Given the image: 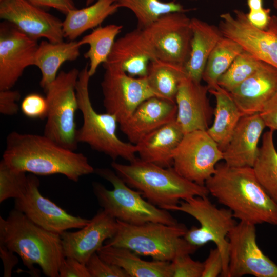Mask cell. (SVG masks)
<instances>
[{
	"instance_id": "6da1fadb",
	"label": "cell",
	"mask_w": 277,
	"mask_h": 277,
	"mask_svg": "<svg viewBox=\"0 0 277 277\" xmlns=\"http://www.w3.org/2000/svg\"><path fill=\"white\" fill-rule=\"evenodd\" d=\"M2 160L15 170L39 175L61 174L74 182L95 172L84 154L44 134L11 132L7 136Z\"/></svg>"
},
{
	"instance_id": "7a4b0ae2",
	"label": "cell",
	"mask_w": 277,
	"mask_h": 277,
	"mask_svg": "<svg viewBox=\"0 0 277 277\" xmlns=\"http://www.w3.org/2000/svg\"><path fill=\"white\" fill-rule=\"evenodd\" d=\"M205 185L240 221L277 225V205L261 186L252 167L217 164Z\"/></svg>"
},
{
	"instance_id": "3957f363",
	"label": "cell",
	"mask_w": 277,
	"mask_h": 277,
	"mask_svg": "<svg viewBox=\"0 0 277 277\" xmlns=\"http://www.w3.org/2000/svg\"><path fill=\"white\" fill-rule=\"evenodd\" d=\"M0 243L17 254L30 273L38 276V265L44 275L59 277V268L65 258L62 239L38 226L22 212L13 209L5 219L0 216Z\"/></svg>"
},
{
	"instance_id": "277c9868",
	"label": "cell",
	"mask_w": 277,
	"mask_h": 277,
	"mask_svg": "<svg viewBox=\"0 0 277 277\" xmlns=\"http://www.w3.org/2000/svg\"><path fill=\"white\" fill-rule=\"evenodd\" d=\"M111 167L130 187L135 189L148 202L168 210L181 201L196 196H208L205 185H200L180 175L172 167L164 168L139 158Z\"/></svg>"
},
{
	"instance_id": "5b68a950",
	"label": "cell",
	"mask_w": 277,
	"mask_h": 277,
	"mask_svg": "<svg viewBox=\"0 0 277 277\" xmlns=\"http://www.w3.org/2000/svg\"><path fill=\"white\" fill-rule=\"evenodd\" d=\"M117 221L116 232L105 245L125 248L153 260L169 262L180 255H190L198 249L183 238L188 229L183 224L132 225Z\"/></svg>"
},
{
	"instance_id": "8992f818",
	"label": "cell",
	"mask_w": 277,
	"mask_h": 277,
	"mask_svg": "<svg viewBox=\"0 0 277 277\" xmlns=\"http://www.w3.org/2000/svg\"><path fill=\"white\" fill-rule=\"evenodd\" d=\"M90 77L86 65L80 71L76 87L78 110L83 116V124L77 130V142L87 144L92 149L105 154L113 160L121 157L129 163L135 161L137 147L118 137L116 117L106 112L98 113L94 109L89 90Z\"/></svg>"
},
{
	"instance_id": "52a82bcc",
	"label": "cell",
	"mask_w": 277,
	"mask_h": 277,
	"mask_svg": "<svg viewBox=\"0 0 277 277\" xmlns=\"http://www.w3.org/2000/svg\"><path fill=\"white\" fill-rule=\"evenodd\" d=\"M109 182L112 190L98 182L92 183L93 191L102 208L117 220L132 225L148 222L167 225L178 223L167 210L157 207L132 189L116 173L107 168H96L95 172Z\"/></svg>"
},
{
	"instance_id": "ba28073f",
	"label": "cell",
	"mask_w": 277,
	"mask_h": 277,
	"mask_svg": "<svg viewBox=\"0 0 277 277\" xmlns=\"http://www.w3.org/2000/svg\"><path fill=\"white\" fill-rule=\"evenodd\" d=\"M79 73L76 68L61 71L44 89L48 110L44 135L74 151L78 143L75 115L78 109L76 87Z\"/></svg>"
},
{
	"instance_id": "9c48e42d",
	"label": "cell",
	"mask_w": 277,
	"mask_h": 277,
	"mask_svg": "<svg viewBox=\"0 0 277 277\" xmlns=\"http://www.w3.org/2000/svg\"><path fill=\"white\" fill-rule=\"evenodd\" d=\"M168 210L185 212L195 218L200 227L187 229L183 238L197 247L213 242L220 250L223 261L222 276L227 277L229 262V242L227 235L236 224L232 212L228 208H219L208 196H196L182 200Z\"/></svg>"
},
{
	"instance_id": "30bf717a",
	"label": "cell",
	"mask_w": 277,
	"mask_h": 277,
	"mask_svg": "<svg viewBox=\"0 0 277 277\" xmlns=\"http://www.w3.org/2000/svg\"><path fill=\"white\" fill-rule=\"evenodd\" d=\"M222 160L223 151L207 131L195 130L184 134L174 152L172 167L183 177L203 186Z\"/></svg>"
},
{
	"instance_id": "8fae6325",
	"label": "cell",
	"mask_w": 277,
	"mask_h": 277,
	"mask_svg": "<svg viewBox=\"0 0 277 277\" xmlns=\"http://www.w3.org/2000/svg\"><path fill=\"white\" fill-rule=\"evenodd\" d=\"M105 72L101 86L106 112L114 115L121 125L144 101L156 96L146 77H132L120 68L103 64Z\"/></svg>"
},
{
	"instance_id": "7c38bea8",
	"label": "cell",
	"mask_w": 277,
	"mask_h": 277,
	"mask_svg": "<svg viewBox=\"0 0 277 277\" xmlns=\"http://www.w3.org/2000/svg\"><path fill=\"white\" fill-rule=\"evenodd\" d=\"M190 22L185 13L172 12L143 29L157 59L184 67L190 52Z\"/></svg>"
},
{
	"instance_id": "4fadbf2b",
	"label": "cell",
	"mask_w": 277,
	"mask_h": 277,
	"mask_svg": "<svg viewBox=\"0 0 277 277\" xmlns=\"http://www.w3.org/2000/svg\"><path fill=\"white\" fill-rule=\"evenodd\" d=\"M255 225L240 221L227 235V277H277V265L263 252L256 240Z\"/></svg>"
},
{
	"instance_id": "5bb4252c",
	"label": "cell",
	"mask_w": 277,
	"mask_h": 277,
	"mask_svg": "<svg viewBox=\"0 0 277 277\" xmlns=\"http://www.w3.org/2000/svg\"><path fill=\"white\" fill-rule=\"evenodd\" d=\"M24 195L15 199L14 209L23 213L33 223L50 232L61 234L70 229H80L90 221L67 212L51 200L43 196L39 189V180L35 175H28Z\"/></svg>"
},
{
	"instance_id": "9a60e30c",
	"label": "cell",
	"mask_w": 277,
	"mask_h": 277,
	"mask_svg": "<svg viewBox=\"0 0 277 277\" xmlns=\"http://www.w3.org/2000/svg\"><path fill=\"white\" fill-rule=\"evenodd\" d=\"M37 41L11 24H0V90L11 89L29 66H33Z\"/></svg>"
},
{
	"instance_id": "2e32d148",
	"label": "cell",
	"mask_w": 277,
	"mask_h": 277,
	"mask_svg": "<svg viewBox=\"0 0 277 277\" xmlns=\"http://www.w3.org/2000/svg\"><path fill=\"white\" fill-rule=\"evenodd\" d=\"M0 18L37 41H64L63 22L28 0L0 1Z\"/></svg>"
},
{
	"instance_id": "e0dca14e",
	"label": "cell",
	"mask_w": 277,
	"mask_h": 277,
	"mask_svg": "<svg viewBox=\"0 0 277 277\" xmlns=\"http://www.w3.org/2000/svg\"><path fill=\"white\" fill-rule=\"evenodd\" d=\"M220 15L219 27L224 36L239 44L244 51L277 68V34L271 30L259 29L239 9Z\"/></svg>"
},
{
	"instance_id": "ac0fdd59",
	"label": "cell",
	"mask_w": 277,
	"mask_h": 277,
	"mask_svg": "<svg viewBox=\"0 0 277 277\" xmlns=\"http://www.w3.org/2000/svg\"><path fill=\"white\" fill-rule=\"evenodd\" d=\"M79 229L75 232L64 231L60 236L65 256L75 258L86 264L103 243L114 235L117 221L102 208Z\"/></svg>"
},
{
	"instance_id": "d6986e66",
	"label": "cell",
	"mask_w": 277,
	"mask_h": 277,
	"mask_svg": "<svg viewBox=\"0 0 277 277\" xmlns=\"http://www.w3.org/2000/svg\"><path fill=\"white\" fill-rule=\"evenodd\" d=\"M206 85L187 76L181 80L175 96L176 122L184 134L209 127L213 111L207 96Z\"/></svg>"
},
{
	"instance_id": "ffe728a7",
	"label": "cell",
	"mask_w": 277,
	"mask_h": 277,
	"mask_svg": "<svg viewBox=\"0 0 277 277\" xmlns=\"http://www.w3.org/2000/svg\"><path fill=\"white\" fill-rule=\"evenodd\" d=\"M266 127L260 113L243 115L223 150L225 163L231 167H253L259 153V140Z\"/></svg>"
},
{
	"instance_id": "44dd1931",
	"label": "cell",
	"mask_w": 277,
	"mask_h": 277,
	"mask_svg": "<svg viewBox=\"0 0 277 277\" xmlns=\"http://www.w3.org/2000/svg\"><path fill=\"white\" fill-rule=\"evenodd\" d=\"M155 59L143 29L136 28L115 41L104 64L116 66L131 76L142 77L146 76L149 63Z\"/></svg>"
},
{
	"instance_id": "7402d4cb",
	"label": "cell",
	"mask_w": 277,
	"mask_h": 277,
	"mask_svg": "<svg viewBox=\"0 0 277 277\" xmlns=\"http://www.w3.org/2000/svg\"><path fill=\"white\" fill-rule=\"evenodd\" d=\"M176 114L175 102L153 96L141 103L120 128L130 143L136 144L146 135L175 121Z\"/></svg>"
},
{
	"instance_id": "603a6c76",
	"label": "cell",
	"mask_w": 277,
	"mask_h": 277,
	"mask_svg": "<svg viewBox=\"0 0 277 277\" xmlns=\"http://www.w3.org/2000/svg\"><path fill=\"white\" fill-rule=\"evenodd\" d=\"M277 92V68L263 62L259 69L229 92L244 115L260 113Z\"/></svg>"
},
{
	"instance_id": "cb8c5ba5",
	"label": "cell",
	"mask_w": 277,
	"mask_h": 277,
	"mask_svg": "<svg viewBox=\"0 0 277 277\" xmlns=\"http://www.w3.org/2000/svg\"><path fill=\"white\" fill-rule=\"evenodd\" d=\"M184 134L175 120L160 127L135 144L139 159L164 168L172 167L174 152Z\"/></svg>"
},
{
	"instance_id": "d4e9b609",
	"label": "cell",
	"mask_w": 277,
	"mask_h": 277,
	"mask_svg": "<svg viewBox=\"0 0 277 277\" xmlns=\"http://www.w3.org/2000/svg\"><path fill=\"white\" fill-rule=\"evenodd\" d=\"M190 26L192 33L190 52L184 71L187 77L201 82L208 58L223 35L219 27L197 18H191Z\"/></svg>"
},
{
	"instance_id": "484cf974",
	"label": "cell",
	"mask_w": 277,
	"mask_h": 277,
	"mask_svg": "<svg viewBox=\"0 0 277 277\" xmlns=\"http://www.w3.org/2000/svg\"><path fill=\"white\" fill-rule=\"evenodd\" d=\"M81 47L76 40L57 43L44 40L38 44L33 66L41 71L39 85L44 90L55 79L62 64L77 59Z\"/></svg>"
},
{
	"instance_id": "4316f807",
	"label": "cell",
	"mask_w": 277,
	"mask_h": 277,
	"mask_svg": "<svg viewBox=\"0 0 277 277\" xmlns=\"http://www.w3.org/2000/svg\"><path fill=\"white\" fill-rule=\"evenodd\" d=\"M104 261L124 269L129 277H170L169 261H146L131 250L104 245L97 251Z\"/></svg>"
},
{
	"instance_id": "83f0119b",
	"label": "cell",
	"mask_w": 277,
	"mask_h": 277,
	"mask_svg": "<svg viewBox=\"0 0 277 277\" xmlns=\"http://www.w3.org/2000/svg\"><path fill=\"white\" fill-rule=\"evenodd\" d=\"M119 8L115 0H96L85 8L70 11L63 22L64 37L75 41L88 30L100 26Z\"/></svg>"
},
{
	"instance_id": "f1b7e54d",
	"label": "cell",
	"mask_w": 277,
	"mask_h": 277,
	"mask_svg": "<svg viewBox=\"0 0 277 277\" xmlns=\"http://www.w3.org/2000/svg\"><path fill=\"white\" fill-rule=\"evenodd\" d=\"M209 92L215 97V107L213 124L207 132L223 151L244 114L228 91L219 86Z\"/></svg>"
},
{
	"instance_id": "f546056e",
	"label": "cell",
	"mask_w": 277,
	"mask_h": 277,
	"mask_svg": "<svg viewBox=\"0 0 277 277\" xmlns=\"http://www.w3.org/2000/svg\"><path fill=\"white\" fill-rule=\"evenodd\" d=\"M123 28L122 25L117 24L98 26L78 41L81 46H89L84 56L89 61L88 73L90 77L94 75L101 64L107 62L115 38Z\"/></svg>"
},
{
	"instance_id": "4dcf8cb0",
	"label": "cell",
	"mask_w": 277,
	"mask_h": 277,
	"mask_svg": "<svg viewBox=\"0 0 277 277\" xmlns=\"http://www.w3.org/2000/svg\"><path fill=\"white\" fill-rule=\"evenodd\" d=\"M185 76L184 67L155 59L149 63L146 77L156 96L175 102L179 84Z\"/></svg>"
},
{
	"instance_id": "1f68e13d",
	"label": "cell",
	"mask_w": 277,
	"mask_h": 277,
	"mask_svg": "<svg viewBox=\"0 0 277 277\" xmlns=\"http://www.w3.org/2000/svg\"><path fill=\"white\" fill-rule=\"evenodd\" d=\"M274 131L265 132L259 147L253 169L261 186L277 205V150L273 140Z\"/></svg>"
},
{
	"instance_id": "d6a6232c",
	"label": "cell",
	"mask_w": 277,
	"mask_h": 277,
	"mask_svg": "<svg viewBox=\"0 0 277 277\" xmlns=\"http://www.w3.org/2000/svg\"><path fill=\"white\" fill-rule=\"evenodd\" d=\"M243 51L239 44L229 38L223 36L220 39L208 58L202 76L209 90L219 87L220 77Z\"/></svg>"
},
{
	"instance_id": "836d02e7",
	"label": "cell",
	"mask_w": 277,
	"mask_h": 277,
	"mask_svg": "<svg viewBox=\"0 0 277 277\" xmlns=\"http://www.w3.org/2000/svg\"><path fill=\"white\" fill-rule=\"evenodd\" d=\"M119 8H125L135 15L137 28L144 29L165 14L172 12L186 13L192 9L185 8L175 0H115Z\"/></svg>"
},
{
	"instance_id": "e575fe53",
	"label": "cell",
	"mask_w": 277,
	"mask_h": 277,
	"mask_svg": "<svg viewBox=\"0 0 277 277\" xmlns=\"http://www.w3.org/2000/svg\"><path fill=\"white\" fill-rule=\"evenodd\" d=\"M263 63L244 50L220 77L218 81L219 86L229 92L231 91L254 73Z\"/></svg>"
},
{
	"instance_id": "d590c367",
	"label": "cell",
	"mask_w": 277,
	"mask_h": 277,
	"mask_svg": "<svg viewBox=\"0 0 277 277\" xmlns=\"http://www.w3.org/2000/svg\"><path fill=\"white\" fill-rule=\"evenodd\" d=\"M26 172L11 168L2 160L0 162V203L10 198L17 199L26 192L28 177Z\"/></svg>"
},
{
	"instance_id": "8d00e7d4",
	"label": "cell",
	"mask_w": 277,
	"mask_h": 277,
	"mask_svg": "<svg viewBox=\"0 0 277 277\" xmlns=\"http://www.w3.org/2000/svg\"><path fill=\"white\" fill-rule=\"evenodd\" d=\"M204 263L193 260L190 254L180 255L170 262V277H202Z\"/></svg>"
},
{
	"instance_id": "74e56055",
	"label": "cell",
	"mask_w": 277,
	"mask_h": 277,
	"mask_svg": "<svg viewBox=\"0 0 277 277\" xmlns=\"http://www.w3.org/2000/svg\"><path fill=\"white\" fill-rule=\"evenodd\" d=\"M86 265L91 277H129L124 269L104 261L97 252L90 257Z\"/></svg>"
},
{
	"instance_id": "f35d334b",
	"label": "cell",
	"mask_w": 277,
	"mask_h": 277,
	"mask_svg": "<svg viewBox=\"0 0 277 277\" xmlns=\"http://www.w3.org/2000/svg\"><path fill=\"white\" fill-rule=\"evenodd\" d=\"M22 113L27 117L33 119L46 118L48 105L46 97L37 93L27 95L21 104Z\"/></svg>"
},
{
	"instance_id": "ab89813d",
	"label": "cell",
	"mask_w": 277,
	"mask_h": 277,
	"mask_svg": "<svg viewBox=\"0 0 277 277\" xmlns=\"http://www.w3.org/2000/svg\"><path fill=\"white\" fill-rule=\"evenodd\" d=\"M58 272L59 277H91L86 264L71 257H65Z\"/></svg>"
},
{
	"instance_id": "60d3db41",
	"label": "cell",
	"mask_w": 277,
	"mask_h": 277,
	"mask_svg": "<svg viewBox=\"0 0 277 277\" xmlns=\"http://www.w3.org/2000/svg\"><path fill=\"white\" fill-rule=\"evenodd\" d=\"M204 269L202 277H217L223 272V261L220 250L216 247L211 249L206 260L203 262Z\"/></svg>"
},
{
	"instance_id": "b9f144b4",
	"label": "cell",
	"mask_w": 277,
	"mask_h": 277,
	"mask_svg": "<svg viewBox=\"0 0 277 277\" xmlns=\"http://www.w3.org/2000/svg\"><path fill=\"white\" fill-rule=\"evenodd\" d=\"M21 94L18 91L11 89L0 90V112L2 114L12 116L17 113L19 106L17 102Z\"/></svg>"
},
{
	"instance_id": "7bdbcfd3",
	"label": "cell",
	"mask_w": 277,
	"mask_h": 277,
	"mask_svg": "<svg viewBox=\"0 0 277 277\" xmlns=\"http://www.w3.org/2000/svg\"><path fill=\"white\" fill-rule=\"evenodd\" d=\"M266 126L277 131V92L266 103L260 113Z\"/></svg>"
},
{
	"instance_id": "ee69618b",
	"label": "cell",
	"mask_w": 277,
	"mask_h": 277,
	"mask_svg": "<svg viewBox=\"0 0 277 277\" xmlns=\"http://www.w3.org/2000/svg\"><path fill=\"white\" fill-rule=\"evenodd\" d=\"M42 8H51L65 14L76 8L73 0H28Z\"/></svg>"
},
{
	"instance_id": "f6af8a7d",
	"label": "cell",
	"mask_w": 277,
	"mask_h": 277,
	"mask_svg": "<svg viewBox=\"0 0 277 277\" xmlns=\"http://www.w3.org/2000/svg\"><path fill=\"white\" fill-rule=\"evenodd\" d=\"M270 9L262 8L256 10H250L246 13L249 22L255 27L266 30L269 24L271 16Z\"/></svg>"
},
{
	"instance_id": "bcb514c9",
	"label": "cell",
	"mask_w": 277,
	"mask_h": 277,
	"mask_svg": "<svg viewBox=\"0 0 277 277\" xmlns=\"http://www.w3.org/2000/svg\"><path fill=\"white\" fill-rule=\"evenodd\" d=\"M0 256L4 266V277H11L12 269L18 263V258L14 252L0 243Z\"/></svg>"
},
{
	"instance_id": "7dc6e473",
	"label": "cell",
	"mask_w": 277,
	"mask_h": 277,
	"mask_svg": "<svg viewBox=\"0 0 277 277\" xmlns=\"http://www.w3.org/2000/svg\"><path fill=\"white\" fill-rule=\"evenodd\" d=\"M273 6L277 11V0H273ZM268 29H269L277 34V16L271 15Z\"/></svg>"
},
{
	"instance_id": "c3c4849f",
	"label": "cell",
	"mask_w": 277,
	"mask_h": 277,
	"mask_svg": "<svg viewBox=\"0 0 277 277\" xmlns=\"http://www.w3.org/2000/svg\"><path fill=\"white\" fill-rule=\"evenodd\" d=\"M247 5L250 10H256L263 8V0H247Z\"/></svg>"
},
{
	"instance_id": "681fc988",
	"label": "cell",
	"mask_w": 277,
	"mask_h": 277,
	"mask_svg": "<svg viewBox=\"0 0 277 277\" xmlns=\"http://www.w3.org/2000/svg\"><path fill=\"white\" fill-rule=\"evenodd\" d=\"M96 0H86V6H89L92 4H93L95 1Z\"/></svg>"
},
{
	"instance_id": "f907efd6",
	"label": "cell",
	"mask_w": 277,
	"mask_h": 277,
	"mask_svg": "<svg viewBox=\"0 0 277 277\" xmlns=\"http://www.w3.org/2000/svg\"><path fill=\"white\" fill-rule=\"evenodd\" d=\"M188 1H195V0H188Z\"/></svg>"
},
{
	"instance_id": "816d5d0a",
	"label": "cell",
	"mask_w": 277,
	"mask_h": 277,
	"mask_svg": "<svg viewBox=\"0 0 277 277\" xmlns=\"http://www.w3.org/2000/svg\"><path fill=\"white\" fill-rule=\"evenodd\" d=\"M0 1H1V0H0Z\"/></svg>"
}]
</instances>
